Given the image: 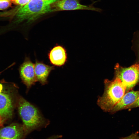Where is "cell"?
<instances>
[{
  "mask_svg": "<svg viewBox=\"0 0 139 139\" xmlns=\"http://www.w3.org/2000/svg\"><path fill=\"white\" fill-rule=\"evenodd\" d=\"M19 116L27 135L35 130L46 127L49 121L44 118L38 109L22 97L18 100Z\"/></svg>",
  "mask_w": 139,
  "mask_h": 139,
  "instance_id": "cell-1",
  "label": "cell"
},
{
  "mask_svg": "<svg viewBox=\"0 0 139 139\" xmlns=\"http://www.w3.org/2000/svg\"><path fill=\"white\" fill-rule=\"evenodd\" d=\"M60 0H32L16 10L14 23H30L43 15L51 12V5Z\"/></svg>",
  "mask_w": 139,
  "mask_h": 139,
  "instance_id": "cell-2",
  "label": "cell"
},
{
  "mask_svg": "<svg viewBox=\"0 0 139 139\" xmlns=\"http://www.w3.org/2000/svg\"><path fill=\"white\" fill-rule=\"evenodd\" d=\"M126 93V87L118 79L106 80L102 96L98 99V105L103 111L110 112Z\"/></svg>",
  "mask_w": 139,
  "mask_h": 139,
  "instance_id": "cell-3",
  "label": "cell"
},
{
  "mask_svg": "<svg viewBox=\"0 0 139 139\" xmlns=\"http://www.w3.org/2000/svg\"><path fill=\"white\" fill-rule=\"evenodd\" d=\"M115 78L119 79L126 87V93L132 90L139 82V63L127 67L117 64Z\"/></svg>",
  "mask_w": 139,
  "mask_h": 139,
  "instance_id": "cell-4",
  "label": "cell"
},
{
  "mask_svg": "<svg viewBox=\"0 0 139 139\" xmlns=\"http://www.w3.org/2000/svg\"><path fill=\"white\" fill-rule=\"evenodd\" d=\"M2 86L0 84V127L12 117L14 103L12 94L2 91Z\"/></svg>",
  "mask_w": 139,
  "mask_h": 139,
  "instance_id": "cell-5",
  "label": "cell"
},
{
  "mask_svg": "<svg viewBox=\"0 0 139 139\" xmlns=\"http://www.w3.org/2000/svg\"><path fill=\"white\" fill-rule=\"evenodd\" d=\"M93 5H82L80 3V0H60L52 4L51 12L79 10H90L99 12L102 11L101 9L94 7Z\"/></svg>",
  "mask_w": 139,
  "mask_h": 139,
  "instance_id": "cell-6",
  "label": "cell"
},
{
  "mask_svg": "<svg viewBox=\"0 0 139 139\" xmlns=\"http://www.w3.org/2000/svg\"><path fill=\"white\" fill-rule=\"evenodd\" d=\"M19 71L22 80L28 89L37 81L35 73L34 64L29 57L27 56L25 57L24 61L20 66Z\"/></svg>",
  "mask_w": 139,
  "mask_h": 139,
  "instance_id": "cell-7",
  "label": "cell"
},
{
  "mask_svg": "<svg viewBox=\"0 0 139 139\" xmlns=\"http://www.w3.org/2000/svg\"><path fill=\"white\" fill-rule=\"evenodd\" d=\"M26 136L22 125L18 123L0 128V139H24Z\"/></svg>",
  "mask_w": 139,
  "mask_h": 139,
  "instance_id": "cell-8",
  "label": "cell"
},
{
  "mask_svg": "<svg viewBox=\"0 0 139 139\" xmlns=\"http://www.w3.org/2000/svg\"><path fill=\"white\" fill-rule=\"evenodd\" d=\"M48 56L50 63L54 66H62L66 61V50L60 45L56 44L54 46L49 52Z\"/></svg>",
  "mask_w": 139,
  "mask_h": 139,
  "instance_id": "cell-9",
  "label": "cell"
},
{
  "mask_svg": "<svg viewBox=\"0 0 139 139\" xmlns=\"http://www.w3.org/2000/svg\"><path fill=\"white\" fill-rule=\"evenodd\" d=\"M34 68L37 81L42 85L47 83V79L49 74L55 69L54 66L46 64L37 59L34 64Z\"/></svg>",
  "mask_w": 139,
  "mask_h": 139,
  "instance_id": "cell-10",
  "label": "cell"
},
{
  "mask_svg": "<svg viewBox=\"0 0 139 139\" xmlns=\"http://www.w3.org/2000/svg\"><path fill=\"white\" fill-rule=\"evenodd\" d=\"M139 97V90H131L126 93L120 100L112 109L110 112L114 113L119 110L125 109L133 103Z\"/></svg>",
  "mask_w": 139,
  "mask_h": 139,
  "instance_id": "cell-11",
  "label": "cell"
},
{
  "mask_svg": "<svg viewBox=\"0 0 139 139\" xmlns=\"http://www.w3.org/2000/svg\"><path fill=\"white\" fill-rule=\"evenodd\" d=\"M134 40L133 41V47L134 48L137 57V62L139 63V31H137L135 33Z\"/></svg>",
  "mask_w": 139,
  "mask_h": 139,
  "instance_id": "cell-12",
  "label": "cell"
},
{
  "mask_svg": "<svg viewBox=\"0 0 139 139\" xmlns=\"http://www.w3.org/2000/svg\"><path fill=\"white\" fill-rule=\"evenodd\" d=\"M11 0H0V10H6L12 6Z\"/></svg>",
  "mask_w": 139,
  "mask_h": 139,
  "instance_id": "cell-13",
  "label": "cell"
},
{
  "mask_svg": "<svg viewBox=\"0 0 139 139\" xmlns=\"http://www.w3.org/2000/svg\"><path fill=\"white\" fill-rule=\"evenodd\" d=\"M12 4L22 6L28 3L30 0H11Z\"/></svg>",
  "mask_w": 139,
  "mask_h": 139,
  "instance_id": "cell-14",
  "label": "cell"
},
{
  "mask_svg": "<svg viewBox=\"0 0 139 139\" xmlns=\"http://www.w3.org/2000/svg\"><path fill=\"white\" fill-rule=\"evenodd\" d=\"M139 132L138 131L132 133L130 135L125 137H122L120 139H139Z\"/></svg>",
  "mask_w": 139,
  "mask_h": 139,
  "instance_id": "cell-15",
  "label": "cell"
},
{
  "mask_svg": "<svg viewBox=\"0 0 139 139\" xmlns=\"http://www.w3.org/2000/svg\"><path fill=\"white\" fill-rule=\"evenodd\" d=\"M137 107H139V97L135 102L130 105L127 107L125 109H130Z\"/></svg>",
  "mask_w": 139,
  "mask_h": 139,
  "instance_id": "cell-16",
  "label": "cell"
},
{
  "mask_svg": "<svg viewBox=\"0 0 139 139\" xmlns=\"http://www.w3.org/2000/svg\"><path fill=\"white\" fill-rule=\"evenodd\" d=\"M62 137L60 135H54L50 136L46 139H57Z\"/></svg>",
  "mask_w": 139,
  "mask_h": 139,
  "instance_id": "cell-17",
  "label": "cell"
},
{
  "mask_svg": "<svg viewBox=\"0 0 139 139\" xmlns=\"http://www.w3.org/2000/svg\"><path fill=\"white\" fill-rule=\"evenodd\" d=\"M1 73V72H0V74Z\"/></svg>",
  "mask_w": 139,
  "mask_h": 139,
  "instance_id": "cell-18",
  "label": "cell"
},
{
  "mask_svg": "<svg viewBox=\"0 0 139 139\" xmlns=\"http://www.w3.org/2000/svg\"><path fill=\"white\" fill-rule=\"evenodd\" d=\"M30 0V1H31V0Z\"/></svg>",
  "mask_w": 139,
  "mask_h": 139,
  "instance_id": "cell-19",
  "label": "cell"
}]
</instances>
